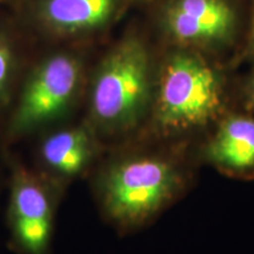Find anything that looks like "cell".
Here are the masks:
<instances>
[{"instance_id":"10","label":"cell","mask_w":254,"mask_h":254,"mask_svg":"<svg viewBox=\"0 0 254 254\" xmlns=\"http://www.w3.org/2000/svg\"><path fill=\"white\" fill-rule=\"evenodd\" d=\"M17 67L14 47L8 38L0 32V111L5 109L11 99Z\"/></svg>"},{"instance_id":"12","label":"cell","mask_w":254,"mask_h":254,"mask_svg":"<svg viewBox=\"0 0 254 254\" xmlns=\"http://www.w3.org/2000/svg\"><path fill=\"white\" fill-rule=\"evenodd\" d=\"M244 99L247 110L254 113V71L247 79L245 88H244Z\"/></svg>"},{"instance_id":"7","label":"cell","mask_w":254,"mask_h":254,"mask_svg":"<svg viewBox=\"0 0 254 254\" xmlns=\"http://www.w3.org/2000/svg\"><path fill=\"white\" fill-rule=\"evenodd\" d=\"M122 0H41L38 21L58 36H86L109 27L118 17Z\"/></svg>"},{"instance_id":"6","label":"cell","mask_w":254,"mask_h":254,"mask_svg":"<svg viewBox=\"0 0 254 254\" xmlns=\"http://www.w3.org/2000/svg\"><path fill=\"white\" fill-rule=\"evenodd\" d=\"M8 212L12 240L19 252L50 254L55 207L45 180L26 168H15Z\"/></svg>"},{"instance_id":"4","label":"cell","mask_w":254,"mask_h":254,"mask_svg":"<svg viewBox=\"0 0 254 254\" xmlns=\"http://www.w3.org/2000/svg\"><path fill=\"white\" fill-rule=\"evenodd\" d=\"M84 66L72 52H57L32 71L8 123V135L18 139L63 118L78 98Z\"/></svg>"},{"instance_id":"8","label":"cell","mask_w":254,"mask_h":254,"mask_svg":"<svg viewBox=\"0 0 254 254\" xmlns=\"http://www.w3.org/2000/svg\"><path fill=\"white\" fill-rule=\"evenodd\" d=\"M205 154L208 163L226 173L254 172V117L233 113L221 118Z\"/></svg>"},{"instance_id":"13","label":"cell","mask_w":254,"mask_h":254,"mask_svg":"<svg viewBox=\"0 0 254 254\" xmlns=\"http://www.w3.org/2000/svg\"><path fill=\"white\" fill-rule=\"evenodd\" d=\"M136 1H142V2H147V1H153V0H136Z\"/></svg>"},{"instance_id":"1","label":"cell","mask_w":254,"mask_h":254,"mask_svg":"<svg viewBox=\"0 0 254 254\" xmlns=\"http://www.w3.org/2000/svg\"><path fill=\"white\" fill-rule=\"evenodd\" d=\"M225 100V74L207 55L170 46L155 73L151 125L164 136L199 131L217 122Z\"/></svg>"},{"instance_id":"2","label":"cell","mask_w":254,"mask_h":254,"mask_svg":"<svg viewBox=\"0 0 254 254\" xmlns=\"http://www.w3.org/2000/svg\"><path fill=\"white\" fill-rule=\"evenodd\" d=\"M155 73L150 50L140 37L128 34L95 68L88 93V112L95 129L123 134L150 116Z\"/></svg>"},{"instance_id":"11","label":"cell","mask_w":254,"mask_h":254,"mask_svg":"<svg viewBox=\"0 0 254 254\" xmlns=\"http://www.w3.org/2000/svg\"><path fill=\"white\" fill-rule=\"evenodd\" d=\"M240 58L245 62L254 63V2L247 18L246 30L244 31V44Z\"/></svg>"},{"instance_id":"3","label":"cell","mask_w":254,"mask_h":254,"mask_svg":"<svg viewBox=\"0 0 254 254\" xmlns=\"http://www.w3.org/2000/svg\"><path fill=\"white\" fill-rule=\"evenodd\" d=\"M183 186L177 165L158 154H134L114 161L99 183L104 212L122 228L145 224L170 204Z\"/></svg>"},{"instance_id":"9","label":"cell","mask_w":254,"mask_h":254,"mask_svg":"<svg viewBox=\"0 0 254 254\" xmlns=\"http://www.w3.org/2000/svg\"><path fill=\"white\" fill-rule=\"evenodd\" d=\"M94 153L93 135L85 127H66L51 132L40 142L39 160L58 179H72L84 172Z\"/></svg>"},{"instance_id":"5","label":"cell","mask_w":254,"mask_h":254,"mask_svg":"<svg viewBox=\"0 0 254 254\" xmlns=\"http://www.w3.org/2000/svg\"><path fill=\"white\" fill-rule=\"evenodd\" d=\"M157 21L170 46L209 56L236 44L245 12L243 0H164Z\"/></svg>"}]
</instances>
